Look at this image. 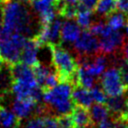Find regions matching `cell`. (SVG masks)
<instances>
[{
    "mask_svg": "<svg viewBox=\"0 0 128 128\" xmlns=\"http://www.w3.org/2000/svg\"><path fill=\"white\" fill-rule=\"evenodd\" d=\"M0 128H1V125H0Z\"/></svg>",
    "mask_w": 128,
    "mask_h": 128,
    "instance_id": "obj_41",
    "label": "cell"
},
{
    "mask_svg": "<svg viewBox=\"0 0 128 128\" xmlns=\"http://www.w3.org/2000/svg\"><path fill=\"white\" fill-rule=\"evenodd\" d=\"M32 69H33V72L35 74V77H36V80H37L39 86L42 88V86H43L46 78L52 73V71L50 70V68L48 66L43 65L41 63H39L36 66L32 67Z\"/></svg>",
    "mask_w": 128,
    "mask_h": 128,
    "instance_id": "obj_24",
    "label": "cell"
},
{
    "mask_svg": "<svg viewBox=\"0 0 128 128\" xmlns=\"http://www.w3.org/2000/svg\"><path fill=\"white\" fill-rule=\"evenodd\" d=\"M99 128H113V125H112V122L110 119H107L105 121H103L102 123L99 124Z\"/></svg>",
    "mask_w": 128,
    "mask_h": 128,
    "instance_id": "obj_30",
    "label": "cell"
},
{
    "mask_svg": "<svg viewBox=\"0 0 128 128\" xmlns=\"http://www.w3.org/2000/svg\"><path fill=\"white\" fill-rule=\"evenodd\" d=\"M65 3L67 4H71V5H78L79 4V0H64Z\"/></svg>",
    "mask_w": 128,
    "mask_h": 128,
    "instance_id": "obj_34",
    "label": "cell"
},
{
    "mask_svg": "<svg viewBox=\"0 0 128 128\" xmlns=\"http://www.w3.org/2000/svg\"><path fill=\"white\" fill-rule=\"evenodd\" d=\"M61 26L60 19H54L52 22L41 25L39 32L33 37L40 46L49 44H61Z\"/></svg>",
    "mask_w": 128,
    "mask_h": 128,
    "instance_id": "obj_9",
    "label": "cell"
},
{
    "mask_svg": "<svg viewBox=\"0 0 128 128\" xmlns=\"http://www.w3.org/2000/svg\"><path fill=\"white\" fill-rule=\"evenodd\" d=\"M15 1H18V2H21L24 4H28V5H30V2H31V0H15Z\"/></svg>",
    "mask_w": 128,
    "mask_h": 128,
    "instance_id": "obj_35",
    "label": "cell"
},
{
    "mask_svg": "<svg viewBox=\"0 0 128 128\" xmlns=\"http://www.w3.org/2000/svg\"><path fill=\"white\" fill-rule=\"evenodd\" d=\"M81 34L80 26L77 22L73 21V19H67L62 23L61 26V40L74 43Z\"/></svg>",
    "mask_w": 128,
    "mask_h": 128,
    "instance_id": "obj_14",
    "label": "cell"
},
{
    "mask_svg": "<svg viewBox=\"0 0 128 128\" xmlns=\"http://www.w3.org/2000/svg\"><path fill=\"white\" fill-rule=\"evenodd\" d=\"M72 99L75 105H80L86 108H90L93 104V98L91 95V91L86 89L80 85H74L72 90Z\"/></svg>",
    "mask_w": 128,
    "mask_h": 128,
    "instance_id": "obj_17",
    "label": "cell"
},
{
    "mask_svg": "<svg viewBox=\"0 0 128 128\" xmlns=\"http://www.w3.org/2000/svg\"><path fill=\"white\" fill-rule=\"evenodd\" d=\"M26 39V36L20 33L5 34L0 40V59L9 65L20 62Z\"/></svg>",
    "mask_w": 128,
    "mask_h": 128,
    "instance_id": "obj_5",
    "label": "cell"
},
{
    "mask_svg": "<svg viewBox=\"0 0 128 128\" xmlns=\"http://www.w3.org/2000/svg\"><path fill=\"white\" fill-rule=\"evenodd\" d=\"M107 26V23L103 22V21H98V22H95V23H92V25L90 26L89 30L96 36H101L102 33L104 32L105 28Z\"/></svg>",
    "mask_w": 128,
    "mask_h": 128,
    "instance_id": "obj_28",
    "label": "cell"
},
{
    "mask_svg": "<svg viewBox=\"0 0 128 128\" xmlns=\"http://www.w3.org/2000/svg\"><path fill=\"white\" fill-rule=\"evenodd\" d=\"M89 111H90V116H91V119L94 125L96 124L99 125L103 121L107 120L110 116L109 109L106 104H101V103L92 104Z\"/></svg>",
    "mask_w": 128,
    "mask_h": 128,
    "instance_id": "obj_18",
    "label": "cell"
},
{
    "mask_svg": "<svg viewBox=\"0 0 128 128\" xmlns=\"http://www.w3.org/2000/svg\"><path fill=\"white\" fill-rule=\"evenodd\" d=\"M24 128H60L57 116L37 115L27 121Z\"/></svg>",
    "mask_w": 128,
    "mask_h": 128,
    "instance_id": "obj_15",
    "label": "cell"
},
{
    "mask_svg": "<svg viewBox=\"0 0 128 128\" xmlns=\"http://www.w3.org/2000/svg\"><path fill=\"white\" fill-rule=\"evenodd\" d=\"M0 125L1 128H18L20 120L13 112L0 105Z\"/></svg>",
    "mask_w": 128,
    "mask_h": 128,
    "instance_id": "obj_19",
    "label": "cell"
},
{
    "mask_svg": "<svg viewBox=\"0 0 128 128\" xmlns=\"http://www.w3.org/2000/svg\"><path fill=\"white\" fill-rule=\"evenodd\" d=\"M127 97H128V91L121 94V95L112 96V97L107 98L106 105L109 109V113H110L109 117L111 119L122 117V114L125 110Z\"/></svg>",
    "mask_w": 128,
    "mask_h": 128,
    "instance_id": "obj_13",
    "label": "cell"
},
{
    "mask_svg": "<svg viewBox=\"0 0 128 128\" xmlns=\"http://www.w3.org/2000/svg\"><path fill=\"white\" fill-rule=\"evenodd\" d=\"M74 50L78 55L77 61L92 57L99 53V40L89 29H84L74 42Z\"/></svg>",
    "mask_w": 128,
    "mask_h": 128,
    "instance_id": "obj_8",
    "label": "cell"
},
{
    "mask_svg": "<svg viewBox=\"0 0 128 128\" xmlns=\"http://www.w3.org/2000/svg\"><path fill=\"white\" fill-rule=\"evenodd\" d=\"M74 128H85V127H81V126H75Z\"/></svg>",
    "mask_w": 128,
    "mask_h": 128,
    "instance_id": "obj_38",
    "label": "cell"
},
{
    "mask_svg": "<svg viewBox=\"0 0 128 128\" xmlns=\"http://www.w3.org/2000/svg\"><path fill=\"white\" fill-rule=\"evenodd\" d=\"M119 71H120V76H121V80L126 88V90L128 91V62L127 60L121 59L118 63Z\"/></svg>",
    "mask_w": 128,
    "mask_h": 128,
    "instance_id": "obj_26",
    "label": "cell"
},
{
    "mask_svg": "<svg viewBox=\"0 0 128 128\" xmlns=\"http://www.w3.org/2000/svg\"><path fill=\"white\" fill-rule=\"evenodd\" d=\"M98 1L99 0H79V4L88 10L94 11L97 6Z\"/></svg>",
    "mask_w": 128,
    "mask_h": 128,
    "instance_id": "obj_29",
    "label": "cell"
},
{
    "mask_svg": "<svg viewBox=\"0 0 128 128\" xmlns=\"http://www.w3.org/2000/svg\"><path fill=\"white\" fill-rule=\"evenodd\" d=\"M117 9V0H99L94 11L100 17H107Z\"/></svg>",
    "mask_w": 128,
    "mask_h": 128,
    "instance_id": "obj_22",
    "label": "cell"
},
{
    "mask_svg": "<svg viewBox=\"0 0 128 128\" xmlns=\"http://www.w3.org/2000/svg\"><path fill=\"white\" fill-rule=\"evenodd\" d=\"M90 91H91V95H92V98H93L94 102L101 103V104H106L107 94L104 92L102 87H99L98 85H95L94 87H92L90 89Z\"/></svg>",
    "mask_w": 128,
    "mask_h": 128,
    "instance_id": "obj_25",
    "label": "cell"
},
{
    "mask_svg": "<svg viewBox=\"0 0 128 128\" xmlns=\"http://www.w3.org/2000/svg\"><path fill=\"white\" fill-rule=\"evenodd\" d=\"M100 84L108 97L118 96L127 92L121 80L119 68L116 66H111L102 73Z\"/></svg>",
    "mask_w": 128,
    "mask_h": 128,
    "instance_id": "obj_7",
    "label": "cell"
},
{
    "mask_svg": "<svg viewBox=\"0 0 128 128\" xmlns=\"http://www.w3.org/2000/svg\"><path fill=\"white\" fill-rule=\"evenodd\" d=\"M59 0H31L30 7L32 11L38 15V20L41 25H46L52 22L58 15Z\"/></svg>",
    "mask_w": 128,
    "mask_h": 128,
    "instance_id": "obj_10",
    "label": "cell"
},
{
    "mask_svg": "<svg viewBox=\"0 0 128 128\" xmlns=\"http://www.w3.org/2000/svg\"><path fill=\"white\" fill-rule=\"evenodd\" d=\"M106 18H107V25L110 28H112L113 30H120L122 27H124L126 25V23L128 21L127 15L120 10L114 11Z\"/></svg>",
    "mask_w": 128,
    "mask_h": 128,
    "instance_id": "obj_20",
    "label": "cell"
},
{
    "mask_svg": "<svg viewBox=\"0 0 128 128\" xmlns=\"http://www.w3.org/2000/svg\"><path fill=\"white\" fill-rule=\"evenodd\" d=\"M71 116L75 126H81L85 128H91L94 126L90 116V111L86 107L75 105L71 112Z\"/></svg>",
    "mask_w": 128,
    "mask_h": 128,
    "instance_id": "obj_16",
    "label": "cell"
},
{
    "mask_svg": "<svg viewBox=\"0 0 128 128\" xmlns=\"http://www.w3.org/2000/svg\"><path fill=\"white\" fill-rule=\"evenodd\" d=\"M40 45L37 43L35 38H27L24 44L22 54H21V62L30 66L31 68L39 64L38 61V50Z\"/></svg>",
    "mask_w": 128,
    "mask_h": 128,
    "instance_id": "obj_12",
    "label": "cell"
},
{
    "mask_svg": "<svg viewBox=\"0 0 128 128\" xmlns=\"http://www.w3.org/2000/svg\"><path fill=\"white\" fill-rule=\"evenodd\" d=\"M73 86L69 82H60L52 89L43 91V101L47 108L48 115L70 114L75 106L72 99Z\"/></svg>",
    "mask_w": 128,
    "mask_h": 128,
    "instance_id": "obj_3",
    "label": "cell"
},
{
    "mask_svg": "<svg viewBox=\"0 0 128 128\" xmlns=\"http://www.w3.org/2000/svg\"><path fill=\"white\" fill-rule=\"evenodd\" d=\"M122 51H123V56H124V58L127 60V59H128V39H127V38L125 39V42H124V44H123V49H122Z\"/></svg>",
    "mask_w": 128,
    "mask_h": 128,
    "instance_id": "obj_31",
    "label": "cell"
},
{
    "mask_svg": "<svg viewBox=\"0 0 128 128\" xmlns=\"http://www.w3.org/2000/svg\"><path fill=\"white\" fill-rule=\"evenodd\" d=\"M99 40V53L104 55H112L114 57L123 56V44L126 37L119 30H113L108 25L100 36ZM124 57V56H123Z\"/></svg>",
    "mask_w": 128,
    "mask_h": 128,
    "instance_id": "obj_6",
    "label": "cell"
},
{
    "mask_svg": "<svg viewBox=\"0 0 128 128\" xmlns=\"http://www.w3.org/2000/svg\"><path fill=\"white\" fill-rule=\"evenodd\" d=\"M95 78L93 75H91L83 66L79 65L77 70V84L80 85L86 89H91L95 86Z\"/></svg>",
    "mask_w": 128,
    "mask_h": 128,
    "instance_id": "obj_21",
    "label": "cell"
},
{
    "mask_svg": "<svg viewBox=\"0 0 128 128\" xmlns=\"http://www.w3.org/2000/svg\"><path fill=\"white\" fill-rule=\"evenodd\" d=\"M18 1H9L3 5V27L5 34H33L35 22L33 13L27 6Z\"/></svg>",
    "mask_w": 128,
    "mask_h": 128,
    "instance_id": "obj_1",
    "label": "cell"
},
{
    "mask_svg": "<svg viewBox=\"0 0 128 128\" xmlns=\"http://www.w3.org/2000/svg\"><path fill=\"white\" fill-rule=\"evenodd\" d=\"M76 21L83 29H89L92 25V11L84 8L78 4V11L76 15Z\"/></svg>",
    "mask_w": 128,
    "mask_h": 128,
    "instance_id": "obj_23",
    "label": "cell"
},
{
    "mask_svg": "<svg viewBox=\"0 0 128 128\" xmlns=\"http://www.w3.org/2000/svg\"><path fill=\"white\" fill-rule=\"evenodd\" d=\"M126 128H128V125H127V127H126Z\"/></svg>",
    "mask_w": 128,
    "mask_h": 128,
    "instance_id": "obj_39",
    "label": "cell"
},
{
    "mask_svg": "<svg viewBox=\"0 0 128 128\" xmlns=\"http://www.w3.org/2000/svg\"><path fill=\"white\" fill-rule=\"evenodd\" d=\"M121 118H123L125 121H127V122H128V97H127V101H126L125 110H124V112H123V114H122V117H121Z\"/></svg>",
    "mask_w": 128,
    "mask_h": 128,
    "instance_id": "obj_32",
    "label": "cell"
},
{
    "mask_svg": "<svg viewBox=\"0 0 128 128\" xmlns=\"http://www.w3.org/2000/svg\"><path fill=\"white\" fill-rule=\"evenodd\" d=\"M126 33H127V35H128V21H127V23H126Z\"/></svg>",
    "mask_w": 128,
    "mask_h": 128,
    "instance_id": "obj_37",
    "label": "cell"
},
{
    "mask_svg": "<svg viewBox=\"0 0 128 128\" xmlns=\"http://www.w3.org/2000/svg\"><path fill=\"white\" fill-rule=\"evenodd\" d=\"M57 119H58L60 128H74L75 127V124L73 122L71 113L70 114H66V115L57 116Z\"/></svg>",
    "mask_w": 128,
    "mask_h": 128,
    "instance_id": "obj_27",
    "label": "cell"
},
{
    "mask_svg": "<svg viewBox=\"0 0 128 128\" xmlns=\"http://www.w3.org/2000/svg\"><path fill=\"white\" fill-rule=\"evenodd\" d=\"M13 83L11 92L18 99L33 98L37 102L41 100L43 92L39 86L33 69L23 62H18L11 65Z\"/></svg>",
    "mask_w": 128,
    "mask_h": 128,
    "instance_id": "obj_2",
    "label": "cell"
},
{
    "mask_svg": "<svg viewBox=\"0 0 128 128\" xmlns=\"http://www.w3.org/2000/svg\"><path fill=\"white\" fill-rule=\"evenodd\" d=\"M38 102L33 98H16L12 103V112L19 120L29 117L33 112H36Z\"/></svg>",
    "mask_w": 128,
    "mask_h": 128,
    "instance_id": "obj_11",
    "label": "cell"
},
{
    "mask_svg": "<svg viewBox=\"0 0 128 128\" xmlns=\"http://www.w3.org/2000/svg\"><path fill=\"white\" fill-rule=\"evenodd\" d=\"M50 49L52 64L55 72L59 76L60 82H69L72 85L77 84L78 62L61 44L46 45Z\"/></svg>",
    "mask_w": 128,
    "mask_h": 128,
    "instance_id": "obj_4",
    "label": "cell"
},
{
    "mask_svg": "<svg viewBox=\"0 0 128 128\" xmlns=\"http://www.w3.org/2000/svg\"><path fill=\"white\" fill-rule=\"evenodd\" d=\"M5 36V31H4V27H3V22L0 21V40Z\"/></svg>",
    "mask_w": 128,
    "mask_h": 128,
    "instance_id": "obj_33",
    "label": "cell"
},
{
    "mask_svg": "<svg viewBox=\"0 0 128 128\" xmlns=\"http://www.w3.org/2000/svg\"><path fill=\"white\" fill-rule=\"evenodd\" d=\"M10 0H0V5H4V4H6L7 2H9Z\"/></svg>",
    "mask_w": 128,
    "mask_h": 128,
    "instance_id": "obj_36",
    "label": "cell"
},
{
    "mask_svg": "<svg viewBox=\"0 0 128 128\" xmlns=\"http://www.w3.org/2000/svg\"><path fill=\"white\" fill-rule=\"evenodd\" d=\"M127 62H128V59H127Z\"/></svg>",
    "mask_w": 128,
    "mask_h": 128,
    "instance_id": "obj_40",
    "label": "cell"
}]
</instances>
